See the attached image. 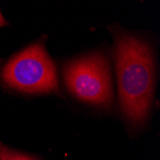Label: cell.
I'll return each mask as SVG.
<instances>
[{"instance_id":"cell-1","label":"cell","mask_w":160,"mask_h":160,"mask_svg":"<svg viewBox=\"0 0 160 160\" xmlns=\"http://www.w3.org/2000/svg\"><path fill=\"white\" fill-rule=\"evenodd\" d=\"M115 64L120 104L133 122L146 119L154 89V62L151 48L141 40L120 36L115 42Z\"/></svg>"},{"instance_id":"cell-2","label":"cell","mask_w":160,"mask_h":160,"mask_svg":"<svg viewBox=\"0 0 160 160\" xmlns=\"http://www.w3.org/2000/svg\"><path fill=\"white\" fill-rule=\"evenodd\" d=\"M2 79L12 88L25 93L58 90L56 66L38 43L12 57L2 70Z\"/></svg>"},{"instance_id":"cell-3","label":"cell","mask_w":160,"mask_h":160,"mask_svg":"<svg viewBox=\"0 0 160 160\" xmlns=\"http://www.w3.org/2000/svg\"><path fill=\"white\" fill-rule=\"evenodd\" d=\"M64 81L68 90L82 102L97 106L111 103L109 63L104 56L94 54L67 63Z\"/></svg>"},{"instance_id":"cell-4","label":"cell","mask_w":160,"mask_h":160,"mask_svg":"<svg viewBox=\"0 0 160 160\" xmlns=\"http://www.w3.org/2000/svg\"><path fill=\"white\" fill-rule=\"evenodd\" d=\"M0 157L1 160H35L31 157L11 151L1 144H0Z\"/></svg>"},{"instance_id":"cell-5","label":"cell","mask_w":160,"mask_h":160,"mask_svg":"<svg viewBox=\"0 0 160 160\" xmlns=\"http://www.w3.org/2000/svg\"><path fill=\"white\" fill-rule=\"evenodd\" d=\"M8 23L6 22V20L4 19V18L2 17V14H1V12H0V27H3L5 25H7Z\"/></svg>"},{"instance_id":"cell-6","label":"cell","mask_w":160,"mask_h":160,"mask_svg":"<svg viewBox=\"0 0 160 160\" xmlns=\"http://www.w3.org/2000/svg\"><path fill=\"white\" fill-rule=\"evenodd\" d=\"M0 160H1V157H0Z\"/></svg>"}]
</instances>
